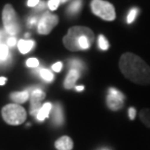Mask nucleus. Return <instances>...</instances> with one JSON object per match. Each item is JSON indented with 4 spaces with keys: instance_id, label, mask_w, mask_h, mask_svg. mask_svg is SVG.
<instances>
[{
    "instance_id": "nucleus-1",
    "label": "nucleus",
    "mask_w": 150,
    "mask_h": 150,
    "mask_svg": "<svg viewBox=\"0 0 150 150\" xmlns=\"http://www.w3.org/2000/svg\"><path fill=\"white\" fill-rule=\"evenodd\" d=\"M119 67L123 75L138 84L150 83V67L133 53H124L120 58Z\"/></svg>"
},
{
    "instance_id": "nucleus-2",
    "label": "nucleus",
    "mask_w": 150,
    "mask_h": 150,
    "mask_svg": "<svg viewBox=\"0 0 150 150\" xmlns=\"http://www.w3.org/2000/svg\"><path fill=\"white\" fill-rule=\"evenodd\" d=\"M95 41L94 32L85 26H73L69 28L63 37V45L71 52L89 50Z\"/></svg>"
},
{
    "instance_id": "nucleus-3",
    "label": "nucleus",
    "mask_w": 150,
    "mask_h": 150,
    "mask_svg": "<svg viewBox=\"0 0 150 150\" xmlns=\"http://www.w3.org/2000/svg\"><path fill=\"white\" fill-rule=\"evenodd\" d=\"M2 117L10 125H21L27 119V111L18 104H9L1 110Z\"/></svg>"
},
{
    "instance_id": "nucleus-4",
    "label": "nucleus",
    "mask_w": 150,
    "mask_h": 150,
    "mask_svg": "<svg viewBox=\"0 0 150 150\" xmlns=\"http://www.w3.org/2000/svg\"><path fill=\"white\" fill-rule=\"evenodd\" d=\"M2 21L6 33L14 36L20 31V22L15 9L10 4L4 6L2 11Z\"/></svg>"
},
{
    "instance_id": "nucleus-5",
    "label": "nucleus",
    "mask_w": 150,
    "mask_h": 150,
    "mask_svg": "<svg viewBox=\"0 0 150 150\" xmlns=\"http://www.w3.org/2000/svg\"><path fill=\"white\" fill-rule=\"evenodd\" d=\"M91 8L93 13L104 21L115 20V10L111 3L104 0H92Z\"/></svg>"
},
{
    "instance_id": "nucleus-6",
    "label": "nucleus",
    "mask_w": 150,
    "mask_h": 150,
    "mask_svg": "<svg viewBox=\"0 0 150 150\" xmlns=\"http://www.w3.org/2000/svg\"><path fill=\"white\" fill-rule=\"evenodd\" d=\"M59 23V17L53 15L49 12H46L41 16L39 21L37 23V31L39 34L47 35L49 34L53 28Z\"/></svg>"
},
{
    "instance_id": "nucleus-7",
    "label": "nucleus",
    "mask_w": 150,
    "mask_h": 150,
    "mask_svg": "<svg viewBox=\"0 0 150 150\" xmlns=\"http://www.w3.org/2000/svg\"><path fill=\"white\" fill-rule=\"evenodd\" d=\"M45 98V93L41 89H34L31 93L30 99V114L31 115L37 116L41 108V101Z\"/></svg>"
},
{
    "instance_id": "nucleus-8",
    "label": "nucleus",
    "mask_w": 150,
    "mask_h": 150,
    "mask_svg": "<svg viewBox=\"0 0 150 150\" xmlns=\"http://www.w3.org/2000/svg\"><path fill=\"white\" fill-rule=\"evenodd\" d=\"M124 99H125V97H118V96H114V95L108 94L107 98H106L107 106L110 110H120V108H123Z\"/></svg>"
},
{
    "instance_id": "nucleus-9",
    "label": "nucleus",
    "mask_w": 150,
    "mask_h": 150,
    "mask_svg": "<svg viewBox=\"0 0 150 150\" xmlns=\"http://www.w3.org/2000/svg\"><path fill=\"white\" fill-rule=\"evenodd\" d=\"M79 76H80V71L75 69H70V71L68 72V74L65 78V83H63L66 89L72 88L75 85V82L79 79Z\"/></svg>"
},
{
    "instance_id": "nucleus-10",
    "label": "nucleus",
    "mask_w": 150,
    "mask_h": 150,
    "mask_svg": "<svg viewBox=\"0 0 150 150\" xmlns=\"http://www.w3.org/2000/svg\"><path fill=\"white\" fill-rule=\"evenodd\" d=\"M55 146L58 150H71L73 148V142L69 137L63 136L55 142Z\"/></svg>"
},
{
    "instance_id": "nucleus-11",
    "label": "nucleus",
    "mask_w": 150,
    "mask_h": 150,
    "mask_svg": "<svg viewBox=\"0 0 150 150\" xmlns=\"http://www.w3.org/2000/svg\"><path fill=\"white\" fill-rule=\"evenodd\" d=\"M53 110V122L57 126H60L63 124V112L62 108L60 104H56L52 108Z\"/></svg>"
},
{
    "instance_id": "nucleus-12",
    "label": "nucleus",
    "mask_w": 150,
    "mask_h": 150,
    "mask_svg": "<svg viewBox=\"0 0 150 150\" xmlns=\"http://www.w3.org/2000/svg\"><path fill=\"white\" fill-rule=\"evenodd\" d=\"M35 46L34 41L32 40H20L18 42V47L19 50L21 52V53L25 54L28 53L31 50L33 49V47Z\"/></svg>"
},
{
    "instance_id": "nucleus-13",
    "label": "nucleus",
    "mask_w": 150,
    "mask_h": 150,
    "mask_svg": "<svg viewBox=\"0 0 150 150\" xmlns=\"http://www.w3.org/2000/svg\"><path fill=\"white\" fill-rule=\"evenodd\" d=\"M10 98L15 103H18V104L24 103V102H27L28 100V98H29V93H28L27 90L21 91V92H13L10 95Z\"/></svg>"
},
{
    "instance_id": "nucleus-14",
    "label": "nucleus",
    "mask_w": 150,
    "mask_h": 150,
    "mask_svg": "<svg viewBox=\"0 0 150 150\" xmlns=\"http://www.w3.org/2000/svg\"><path fill=\"white\" fill-rule=\"evenodd\" d=\"M83 5V0H74L71 4L68 6L67 8V15L71 16H76L80 13Z\"/></svg>"
},
{
    "instance_id": "nucleus-15",
    "label": "nucleus",
    "mask_w": 150,
    "mask_h": 150,
    "mask_svg": "<svg viewBox=\"0 0 150 150\" xmlns=\"http://www.w3.org/2000/svg\"><path fill=\"white\" fill-rule=\"evenodd\" d=\"M52 104L51 103H46V104H44L42 107H41L40 108V110H39V112H38L37 114V120H39V121H43V120H45L46 118L49 116V113H50V111L52 110Z\"/></svg>"
},
{
    "instance_id": "nucleus-16",
    "label": "nucleus",
    "mask_w": 150,
    "mask_h": 150,
    "mask_svg": "<svg viewBox=\"0 0 150 150\" xmlns=\"http://www.w3.org/2000/svg\"><path fill=\"white\" fill-rule=\"evenodd\" d=\"M10 60V52L8 46L5 44H0V64H6Z\"/></svg>"
},
{
    "instance_id": "nucleus-17",
    "label": "nucleus",
    "mask_w": 150,
    "mask_h": 150,
    "mask_svg": "<svg viewBox=\"0 0 150 150\" xmlns=\"http://www.w3.org/2000/svg\"><path fill=\"white\" fill-rule=\"evenodd\" d=\"M139 116H140V119H141L143 124H145L146 126L150 128V110H147V108L142 110L140 111Z\"/></svg>"
},
{
    "instance_id": "nucleus-18",
    "label": "nucleus",
    "mask_w": 150,
    "mask_h": 150,
    "mask_svg": "<svg viewBox=\"0 0 150 150\" xmlns=\"http://www.w3.org/2000/svg\"><path fill=\"white\" fill-rule=\"evenodd\" d=\"M39 74H40L41 78H42L44 81H46L48 82L52 81L54 79L53 73L51 72L50 70H48V69H40L39 70Z\"/></svg>"
},
{
    "instance_id": "nucleus-19",
    "label": "nucleus",
    "mask_w": 150,
    "mask_h": 150,
    "mask_svg": "<svg viewBox=\"0 0 150 150\" xmlns=\"http://www.w3.org/2000/svg\"><path fill=\"white\" fill-rule=\"evenodd\" d=\"M139 13V10L138 8H132L129 12V14H128L127 16V22L128 23H132V22H133L136 21V17H138Z\"/></svg>"
},
{
    "instance_id": "nucleus-20",
    "label": "nucleus",
    "mask_w": 150,
    "mask_h": 150,
    "mask_svg": "<svg viewBox=\"0 0 150 150\" xmlns=\"http://www.w3.org/2000/svg\"><path fill=\"white\" fill-rule=\"evenodd\" d=\"M98 47L101 50H107L108 47H109V43L106 40L103 35H100L98 36Z\"/></svg>"
},
{
    "instance_id": "nucleus-21",
    "label": "nucleus",
    "mask_w": 150,
    "mask_h": 150,
    "mask_svg": "<svg viewBox=\"0 0 150 150\" xmlns=\"http://www.w3.org/2000/svg\"><path fill=\"white\" fill-rule=\"evenodd\" d=\"M69 67L71 69L81 71L82 69H84V64H83V62L79 59H71V60H69Z\"/></svg>"
},
{
    "instance_id": "nucleus-22",
    "label": "nucleus",
    "mask_w": 150,
    "mask_h": 150,
    "mask_svg": "<svg viewBox=\"0 0 150 150\" xmlns=\"http://www.w3.org/2000/svg\"><path fill=\"white\" fill-rule=\"evenodd\" d=\"M60 3V0H49V2H48V8L51 11H55L59 7Z\"/></svg>"
},
{
    "instance_id": "nucleus-23",
    "label": "nucleus",
    "mask_w": 150,
    "mask_h": 150,
    "mask_svg": "<svg viewBox=\"0 0 150 150\" xmlns=\"http://www.w3.org/2000/svg\"><path fill=\"white\" fill-rule=\"evenodd\" d=\"M39 65V61L36 58H29L27 60V66L29 68H36Z\"/></svg>"
},
{
    "instance_id": "nucleus-24",
    "label": "nucleus",
    "mask_w": 150,
    "mask_h": 150,
    "mask_svg": "<svg viewBox=\"0 0 150 150\" xmlns=\"http://www.w3.org/2000/svg\"><path fill=\"white\" fill-rule=\"evenodd\" d=\"M6 44H7L8 47H14L16 46V44H17V39H16V37L12 36L6 40Z\"/></svg>"
},
{
    "instance_id": "nucleus-25",
    "label": "nucleus",
    "mask_w": 150,
    "mask_h": 150,
    "mask_svg": "<svg viewBox=\"0 0 150 150\" xmlns=\"http://www.w3.org/2000/svg\"><path fill=\"white\" fill-rule=\"evenodd\" d=\"M45 8H46V3L41 1L39 4L35 7V11H36V12H42V11L45 10Z\"/></svg>"
},
{
    "instance_id": "nucleus-26",
    "label": "nucleus",
    "mask_w": 150,
    "mask_h": 150,
    "mask_svg": "<svg viewBox=\"0 0 150 150\" xmlns=\"http://www.w3.org/2000/svg\"><path fill=\"white\" fill-rule=\"evenodd\" d=\"M62 62H57L52 66V69L55 72H60V70H62Z\"/></svg>"
},
{
    "instance_id": "nucleus-27",
    "label": "nucleus",
    "mask_w": 150,
    "mask_h": 150,
    "mask_svg": "<svg viewBox=\"0 0 150 150\" xmlns=\"http://www.w3.org/2000/svg\"><path fill=\"white\" fill-rule=\"evenodd\" d=\"M40 3V0H28L27 6L28 7H36V6Z\"/></svg>"
},
{
    "instance_id": "nucleus-28",
    "label": "nucleus",
    "mask_w": 150,
    "mask_h": 150,
    "mask_svg": "<svg viewBox=\"0 0 150 150\" xmlns=\"http://www.w3.org/2000/svg\"><path fill=\"white\" fill-rule=\"evenodd\" d=\"M136 110L133 108H129V116H130V118L131 119H135V117H136Z\"/></svg>"
},
{
    "instance_id": "nucleus-29",
    "label": "nucleus",
    "mask_w": 150,
    "mask_h": 150,
    "mask_svg": "<svg viewBox=\"0 0 150 150\" xmlns=\"http://www.w3.org/2000/svg\"><path fill=\"white\" fill-rule=\"evenodd\" d=\"M36 22H37V18H35V17L29 18V20H28V26H32Z\"/></svg>"
},
{
    "instance_id": "nucleus-30",
    "label": "nucleus",
    "mask_w": 150,
    "mask_h": 150,
    "mask_svg": "<svg viewBox=\"0 0 150 150\" xmlns=\"http://www.w3.org/2000/svg\"><path fill=\"white\" fill-rule=\"evenodd\" d=\"M6 81H7L6 78H4V76H0V85H4L6 83Z\"/></svg>"
},
{
    "instance_id": "nucleus-31",
    "label": "nucleus",
    "mask_w": 150,
    "mask_h": 150,
    "mask_svg": "<svg viewBox=\"0 0 150 150\" xmlns=\"http://www.w3.org/2000/svg\"><path fill=\"white\" fill-rule=\"evenodd\" d=\"M76 90H77V91H82V90H84V86H76Z\"/></svg>"
},
{
    "instance_id": "nucleus-32",
    "label": "nucleus",
    "mask_w": 150,
    "mask_h": 150,
    "mask_svg": "<svg viewBox=\"0 0 150 150\" xmlns=\"http://www.w3.org/2000/svg\"><path fill=\"white\" fill-rule=\"evenodd\" d=\"M60 3H65V2H67L68 0H60Z\"/></svg>"
},
{
    "instance_id": "nucleus-33",
    "label": "nucleus",
    "mask_w": 150,
    "mask_h": 150,
    "mask_svg": "<svg viewBox=\"0 0 150 150\" xmlns=\"http://www.w3.org/2000/svg\"><path fill=\"white\" fill-rule=\"evenodd\" d=\"M1 39H2V36H1V33H0V44H2L1 43Z\"/></svg>"
},
{
    "instance_id": "nucleus-34",
    "label": "nucleus",
    "mask_w": 150,
    "mask_h": 150,
    "mask_svg": "<svg viewBox=\"0 0 150 150\" xmlns=\"http://www.w3.org/2000/svg\"><path fill=\"white\" fill-rule=\"evenodd\" d=\"M104 150H107V149H104Z\"/></svg>"
}]
</instances>
